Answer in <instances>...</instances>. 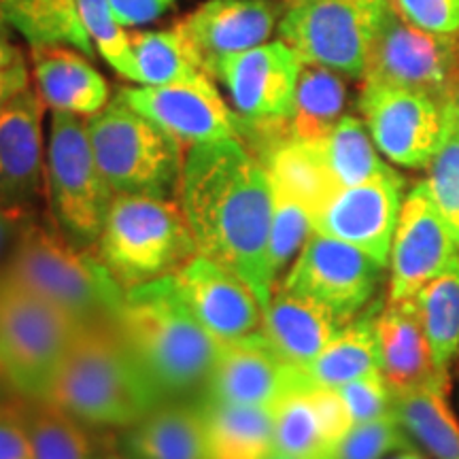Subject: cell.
Masks as SVG:
<instances>
[{
  "label": "cell",
  "instance_id": "6da1fadb",
  "mask_svg": "<svg viewBox=\"0 0 459 459\" xmlns=\"http://www.w3.org/2000/svg\"><path fill=\"white\" fill-rule=\"evenodd\" d=\"M179 196L198 254L237 273L266 308L277 277L271 266L273 186L262 160L238 136L189 147Z\"/></svg>",
  "mask_w": 459,
  "mask_h": 459
},
{
  "label": "cell",
  "instance_id": "7a4b0ae2",
  "mask_svg": "<svg viewBox=\"0 0 459 459\" xmlns=\"http://www.w3.org/2000/svg\"><path fill=\"white\" fill-rule=\"evenodd\" d=\"M108 324L160 402L204 398L220 341L186 307L172 277L126 290Z\"/></svg>",
  "mask_w": 459,
  "mask_h": 459
},
{
  "label": "cell",
  "instance_id": "3957f363",
  "mask_svg": "<svg viewBox=\"0 0 459 459\" xmlns=\"http://www.w3.org/2000/svg\"><path fill=\"white\" fill-rule=\"evenodd\" d=\"M48 400L96 429H126L162 404L108 321L79 330Z\"/></svg>",
  "mask_w": 459,
  "mask_h": 459
},
{
  "label": "cell",
  "instance_id": "277c9868",
  "mask_svg": "<svg viewBox=\"0 0 459 459\" xmlns=\"http://www.w3.org/2000/svg\"><path fill=\"white\" fill-rule=\"evenodd\" d=\"M4 277L45 298L82 324L111 321L126 290L100 257L65 237L60 228L32 220L22 230Z\"/></svg>",
  "mask_w": 459,
  "mask_h": 459
},
{
  "label": "cell",
  "instance_id": "5b68a950",
  "mask_svg": "<svg viewBox=\"0 0 459 459\" xmlns=\"http://www.w3.org/2000/svg\"><path fill=\"white\" fill-rule=\"evenodd\" d=\"M96 249L124 290L170 277L198 254L181 203L145 194H115Z\"/></svg>",
  "mask_w": 459,
  "mask_h": 459
},
{
  "label": "cell",
  "instance_id": "8992f818",
  "mask_svg": "<svg viewBox=\"0 0 459 459\" xmlns=\"http://www.w3.org/2000/svg\"><path fill=\"white\" fill-rule=\"evenodd\" d=\"M85 124L96 162L115 194L170 198L179 189L186 149L122 99L115 96Z\"/></svg>",
  "mask_w": 459,
  "mask_h": 459
},
{
  "label": "cell",
  "instance_id": "52a82bcc",
  "mask_svg": "<svg viewBox=\"0 0 459 459\" xmlns=\"http://www.w3.org/2000/svg\"><path fill=\"white\" fill-rule=\"evenodd\" d=\"M79 319L0 274V364L22 398H48Z\"/></svg>",
  "mask_w": 459,
  "mask_h": 459
},
{
  "label": "cell",
  "instance_id": "ba28073f",
  "mask_svg": "<svg viewBox=\"0 0 459 459\" xmlns=\"http://www.w3.org/2000/svg\"><path fill=\"white\" fill-rule=\"evenodd\" d=\"M389 9L392 0H287L277 30L302 65L364 79L372 43Z\"/></svg>",
  "mask_w": 459,
  "mask_h": 459
},
{
  "label": "cell",
  "instance_id": "9c48e42d",
  "mask_svg": "<svg viewBox=\"0 0 459 459\" xmlns=\"http://www.w3.org/2000/svg\"><path fill=\"white\" fill-rule=\"evenodd\" d=\"M45 172L51 220L73 243L94 245L115 192L94 158L85 117L51 113Z\"/></svg>",
  "mask_w": 459,
  "mask_h": 459
},
{
  "label": "cell",
  "instance_id": "30bf717a",
  "mask_svg": "<svg viewBox=\"0 0 459 459\" xmlns=\"http://www.w3.org/2000/svg\"><path fill=\"white\" fill-rule=\"evenodd\" d=\"M361 82L423 91L445 105L459 88V34L412 26L392 4L372 43Z\"/></svg>",
  "mask_w": 459,
  "mask_h": 459
},
{
  "label": "cell",
  "instance_id": "8fae6325",
  "mask_svg": "<svg viewBox=\"0 0 459 459\" xmlns=\"http://www.w3.org/2000/svg\"><path fill=\"white\" fill-rule=\"evenodd\" d=\"M383 271L358 247L313 232L281 287L324 304L349 324L377 294Z\"/></svg>",
  "mask_w": 459,
  "mask_h": 459
},
{
  "label": "cell",
  "instance_id": "7c38bea8",
  "mask_svg": "<svg viewBox=\"0 0 459 459\" xmlns=\"http://www.w3.org/2000/svg\"><path fill=\"white\" fill-rule=\"evenodd\" d=\"M372 141L402 169H428L443 139V105L423 91L361 82L358 100Z\"/></svg>",
  "mask_w": 459,
  "mask_h": 459
},
{
  "label": "cell",
  "instance_id": "4fadbf2b",
  "mask_svg": "<svg viewBox=\"0 0 459 459\" xmlns=\"http://www.w3.org/2000/svg\"><path fill=\"white\" fill-rule=\"evenodd\" d=\"M300 71V57L279 39L223 57L213 79L226 88L237 122L277 124L290 119Z\"/></svg>",
  "mask_w": 459,
  "mask_h": 459
},
{
  "label": "cell",
  "instance_id": "5bb4252c",
  "mask_svg": "<svg viewBox=\"0 0 459 459\" xmlns=\"http://www.w3.org/2000/svg\"><path fill=\"white\" fill-rule=\"evenodd\" d=\"M117 99L164 130L186 149L238 136L237 115L217 91L213 77L169 85H126Z\"/></svg>",
  "mask_w": 459,
  "mask_h": 459
},
{
  "label": "cell",
  "instance_id": "9a60e30c",
  "mask_svg": "<svg viewBox=\"0 0 459 459\" xmlns=\"http://www.w3.org/2000/svg\"><path fill=\"white\" fill-rule=\"evenodd\" d=\"M404 186V177L389 166L368 181L341 187L313 217V232L358 247L387 268Z\"/></svg>",
  "mask_w": 459,
  "mask_h": 459
},
{
  "label": "cell",
  "instance_id": "2e32d148",
  "mask_svg": "<svg viewBox=\"0 0 459 459\" xmlns=\"http://www.w3.org/2000/svg\"><path fill=\"white\" fill-rule=\"evenodd\" d=\"M459 255L426 181L412 186L400 209L389 254V302L411 300Z\"/></svg>",
  "mask_w": 459,
  "mask_h": 459
},
{
  "label": "cell",
  "instance_id": "e0dca14e",
  "mask_svg": "<svg viewBox=\"0 0 459 459\" xmlns=\"http://www.w3.org/2000/svg\"><path fill=\"white\" fill-rule=\"evenodd\" d=\"M43 100L28 88L0 113V204L34 215L48 196Z\"/></svg>",
  "mask_w": 459,
  "mask_h": 459
},
{
  "label": "cell",
  "instance_id": "ac0fdd59",
  "mask_svg": "<svg viewBox=\"0 0 459 459\" xmlns=\"http://www.w3.org/2000/svg\"><path fill=\"white\" fill-rule=\"evenodd\" d=\"M307 381V370L287 364L262 332H255L220 342L203 400L274 409L287 392Z\"/></svg>",
  "mask_w": 459,
  "mask_h": 459
},
{
  "label": "cell",
  "instance_id": "d6986e66",
  "mask_svg": "<svg viewBox=\"0 0 459 459\" xmlns=\"http://www.w3.org/2000/svg\"><path fill=\"white\" fill-rule=\"evenodd\" d=\"M170 277L186 307L215 341L226 342L260 332L262 302L230 268L196 254Z\"/></svg>",
  "mask_w": 459,
  "mask_h": 459
},
{
  "label": "cell",
  "instance_id": "ffe728a7",
  "mask_svg": "<svg viewBox=\"0 0 459 459\" xmlns=\"http://www.w3.org/2000/svg\"><path fill=\"white\" fill-rule=\"evenodd\" d=\"M285 7L281 0H206L177 26L200 68L213 77L223 57L268 43Z\"/></svg>",
  "mask_w": 459,
  "mask_h": 459
},
{
  "label": "cell",
  "instance_id": "44dd1931",
  "mask_svg": "<svg viewBox=\"0 0 459 459\" xmlns=\"http://www.w3.org/2000/svg\"><path fill=\"white\" fill-rule=\"evenodd\" d=\"M34 90L51 113L91 117L111 102L107 79L90 57L65 45L30 48Z\"/></svg>",
  "mask_w": 459,
  "mask_h": 459
},
{
  "label": "cell",
  "instance_id": "7402d4cb",
  "mask_svg": "<svg viewBox=\"0 0 459 459\" xmlns=\"http://www.w3.org/2000/svg\"><path fill=\"white\" fill-rule=\"evenodd\" d=\"M344 325L324 304L274 287L271 302L264 308L260 332L287 364L307 370Z\"/></svg>",
  "mask_w": 459,
  "mask_h": 459
},
{
  "label": "cell",
  "instance_id": "603a6c76",
  "mask_svg": "<svg viewBox=\"0 0 459 459\" xmlns=\"http://www.w3.org/2000/svg\"><path fill=\"white\" fill-rule=\"evenodd\" d=\"M381 372L394 392L419 387L440 377L432 359L415 298L389 302L375 319Z\"/></svg>",
  "mask_w": 459,
  "mask_h": 459
},
{
  "label": "cell",
  "instance_id": "cb8c5ba5",
  "mask_svg": "<svg viewBox=\"0 0 459 459\" xmlns=\"http://www.w3.org/2000/svg\"><path fill=\"white\" fill-rule=\"evenodd\" d=\"M122 446L132 459H204L203 402H162L126 428Z\"/></svg>",
  "mask_w": 459,
  "mask_h": 459
},
{
  "label": "cell",
  "instance_id": "d4e9b609",
  "mask_svg": "<svg viewBox=\"0 0 459 459\" xmlns=\"http://www.w3.org/2000/svg\"><path fill=\"white\" fill-rule=\"evenodd\" d=\"M394 415L432 459H459V421L449 404V375L394 392Z\"/></svg>",
  "mask_w": 459,
  "mask_h": 459
},
{
  "label": "cell",
  "instance_id": "484cf974",
  "mask_svg": "<svg viewBox=\"0 0 459 459\" xmlns=\"http://www.w3.org/2000/svg\"><path fill=\"white\" fill-rule=\"evenodd\" d=\"M203 402L204 459H266L274 449V411Z\"/></svg>",
  "mask_w": 459,
  "mask_h": 459
},
{
  "label": "cell",
  "instance_id": "4316f807",
  "mask_svg": "<svg viewBox=\"0 0 459 459\" xmlns=\"http://www.w3.org/2000/svg\"><path fill=\"white\" fill-rule=\"evenodd\" d=\"M260 160L266 166L273 187L298 200L311 217L341 189L332 179L317 143L285 139L262 153Z\"/></svg>",
  "mask_w": 459,
  "mask_h": 459
},
{
  "label": "cell",
  "instance_id": "83f0119b",
  "mask_svg": "<svg viewBox=\"0 0 459 459\" xmlns=\"http://www.w3.org/2000/svg\"><path fill=\"white\" fill-rule=\"evenodd\" d=\"M0 9L9 30L22 34L30 48L65 45L88 57L96 56L77 0H0Z\"/></svg>",
  "mask_w": 459,
  "mask_h": 459
},
{
  "label": "cell",
  "instance_id": "f1b7e54d",
  "mask_svg": "<svg viewBox=\"0 0 459 459\" xmlns=\"http://www.w3.org/2000/svg\"><path fill=\"white\" fill-rule=\"evenodd\" d=\"M347 107V83L341 73L324 66L302 65L294 107L287 119L290 139L321 143L341 122Z\"/></svg>",
  "mask_w": 459,
  "mask_h": 459
},
{
  "label": "cell",
  "instance_id": "f546056e",
  "mask_svg": "<svg viewBox=\"0 0 459 459\" xmlns=\"http://www.w3.org/2000/svg\"><path fill=\"white\" fill-rule=\"evenodd\" d=\"M375 319L377 313H366L349 321L308 366V378L317 385L341 387L355 378L381 372Z\"/></svg>",
  "mask_w": 459,
  "mask_h": 459
},
{
  "label": "cell",
  "instance_id": "4dcf8cb0",
  "mask_svg": "<svg viewBox=\"0 0 459 459\" xmlns=\"http://www.w3.org/2000/svg\"><path fill=\"white\" fill-rule=\"evenodd\" d=\"M436 370L449 375L459 358V255L415 296Z\"/></svg>",
  "mask_w": 459,
  "mask_h": 459
},
{
  "label": "cell",
  "instance_id": "1f68e13d",
  "mask_svg": "<svg viewBox=\"0 0 459 459\" xmlns=\"http://www.w3.org/2000/svg\"><path fill=\"white\" fill-rule=\"evenodd\" d=\"M37 459H96L91 426L48 398H22Z\"/></svg>",
  "mask_w": 459,
  "mask_h": 459
},
{
  "label": "cell",
  "instance_id": "d6a6232c",
  "mask_svg": "<svg viewBox=\"0 0 459 459\" xmlns=\"http://www.w3.org/2000/svg\"><path fill=\"white\" fill-rule=\"evenodd\" d=\"M130 45L136 85H169L206 74L177 24L130 34Z\"/></svg>",
  "mask_w": 459,
  "mask_h": 459
},
{
  "label": "cell",
  "instance_id": "836d02e7",
  "mask_svg": "<svg viewBox=\"0 0 459 459\" xmlns=\"http://www.w3.org/2000/svg\"><path fill=\"white\" fill-rule=\"evenodd\" d=\"M273 453L302 459H332L334 449L325 438L313 400V381L287 392L274 406Z\"/></svg>",
  "mask_w": 459,
  "mask_h": 459
},
{
  "label": "cell",
  "instance_id": "e575fe53",
  "mask_svg": "<svg viewBox=\"0 0 459 459\" xmlns=\"http://www.w3.org/2000/svg\"><path fill=\"white\" fill-rule=\"evenodd\" d=\"M317 145L338 187L358 186L389 169L378 158V149L366 124L355 115H342L341 122Z\"/></svg>",
  "mask_w": 459,
  "mask_h": 459
},
{
  "label": "cell",
  "instance_id": "d590c367",
  "mask_svg": "<svg viewBox=\"0 0 459 459\" xmlns=\"http://www.w3.org/2000/svg\"><path fill=\"white\" fill-rule=\"evenodd\" d=\"M443 115V139L428 166L426 187L459 247V108L455 100L445 102Z\"/></svg>",
  "mask_w": 459,
  "mask_h": 459
},
{
  "label": "cell",
  "instance_id": "8d00e7d4",
  "mask_svg": "<svg viewBox=\"0 0 459 459\" xmlns=\"http://www.w3.org/2000/svg\"><path fill=\"white\" fill-rule=\"evenodd\" d=\"M83 26L90 34L96 54L126 82L134 83V60H132L130 34L113 15L107 0H77Z\"/></svg>",
  "mask_w": 459,
  "mask_h": 459
},
{
  "label": "cell",
  "instance_id": "74e56055",
  "mask_svg": "<svg viewBox=\"0 0 459 459\" xmlns=\"http://www.w3.org/2000/svg\"><path fill=\"white\" fill-rule=\"evenodd\" d=\"M273 186V183H271ZM313 234V217L304 206L273 187V228H271V266L274 277L290 262L296 260L300 249Z\"/></svg>",
  "mask_w": 459,
  "mask_h": 459
},
{
  "label": "cell",
  "instance_id": "f35d334b",
  "mask_svg": "<svg viewBox=\"0 0 459 459\" xmlns=\"http://www.w3.org/2000/svg\"><path fill=\"white\" fill-rule=\"evenodd\" d=\"M412 440L395 415L358 423L336 446L332 459H385L392 453L411 449Z\"/></svg>",
  "mask_w": 459,
  "mask_h": 459
},
{
  "label": "cell",
  "instance_id": "ab89813d",
  "mask_svg": "<svg viewBox=\"0 0 459 459\" xmlns=\"http://www.w3.org/2000/svg\"><path fill=\"white\" fill-rule=\"evenodd\" d=\"M336 389L347 404L353 426L394 415V389L383 377V372L355 378Z\"/></svg>",
  "mask_w": 459,
  "mask_h": 459
},
{
  "label": "cell",
  "instance_id": "60d3db41",
  "mask_svg": "<svg viewBox=\"0 0 459 459\" xmlns=\"http://www.w3.org/2000/svg\"><path fill=\"white\" fill-rule=\"evenodd\" d=\"M402 20L429 32L459 34V0H392Z\"/></svg>",
  "mask_w": 459,
  "mask_h": 459
},
{
  "label": "cell",
  "instance_id": "b9f144b4",
  "mask_svg": "<svg viewBox=\"0 0 459 459\" xmlns=\"http://www.w3.org/2000/svg\"><path fill=\"white\" fill-rule=\"evenodd\" d=\"M0 459H37L22 395L0 402Z\"/></svg>",
  "mask_w": 459,
  "mask_h": 459
},
{
  "label": "cell",
  "instance_id": "7bdbcfd3",
  "mask_svg": "<svg viewBox=\"0 0 459 459\" xmlns=\"http://www.w3.org/2000/svg\"><path fill=\"white\" fill-rule=\"evenodd\" d=\"M107 3L124 28H139L169 13L177 0H107Z\"/></svg>",
  "mask_w": 459,
  "mask_h": 459
},
{
  "label": "cell",
  "instance_id": "ee69618b",
  "mask_svg": "<svg viewBox=\"0 0 459 459\" xmlns=\"http://www.w3.org/2000/svg\"><path fill=\"white\" fill-rule=\"evenodd\" d=\"M34 215L20 213V211L7 209L0 204V273L7 266L11 254H13L17 240H20L22 230Z\"/></svg>",
  "mask_w": 459,
  "mask_h": 459
},
{
  "label": "cell",
  "instance_id": "f6af8a7d",
  "mask_svg": "<svg viewBox=\"0 0 459 459\" xmlns=\"http://www.w3.org/2000/svg\"><path fill=\"white\" fill-rule=\"evenodd\" d=\"M30 88V71H28L26 65H20L15 68H9V71L0 73V113L7 108L11 100L15 99L17 94Z\"/></svg>",
  "mask_w": 459,
  "mask_h": 459
},
{
  "label": "cell",
  "instance_id": "bcb514c9",
  "mask_svg": "<svg viewBox=\"0 0 459 459\" xmlns=\"http://www.w3.org/2000/svg\"><path fill=\"white\" fill-rule=\"evenodd\" d=\"M20 65H26V56L22 49L9 39L7 30H0V73L9 71Z\"/></svg>",
  "mask_w": 459,
  "mask_h": 459
},
{
  "label": "cell",
  "instance_id": "7dc6e473",
  "mask_svg": "<svg viewBox=\"0 0 459 459\" xmlns=\"http://www.w3.org/2000/svg\"><path fill=\"white\" fill-rule=\"evenodd\" d=\"M13 395H15V389H13V385H11V381H9L7 372H4V368H3V364H0V402L13 398Z\"/></svg>",
  "mask_w": 459,
  "mask_h": 459
},
{
  "label": "cell",
  "instance_id": "c3c4849f",
  "mask_svg": "<svg viewBox=\"0 0 459 459\" xmlns=\"http://www.w3.org/2000/svg\"><path fill=\"white\" fill-rule=\"evenodd\" d=\"M392 459H426V457H423L421 453H419L417 449H412V446H411V449L398 451V453H395V455H394Z\"/></svg>",
  "mask_w": 459,
  "mask_h": 459
},
{
  "label": "cell",
  "instance_id": "681fc988",
  "mask_svg": "<svg viewBox=\"0 0 459 459\" xmlns=\"http://www.w3.org/2000/svg\"><path fill=\"white\" fill-rule=\"evenodd\" d=\"M102 459H132V457L126 455V453L122 451V453H111V455H107V457H102Z\"/></svg>",
  "mask_w": 459,
  "mask_h": 459
},
{
  "label": "cell",
  "instance_id": "f907efd6",
  "mask_svg": "<svg viewBox=\"0 0 459 459\" xmlns=\"http://www.w3.org/2000/svg\"><path fill=\"white\" fill-rule=\"evenodd\" d=\"M266 459H302V457H290V455H279V453H271Z\"/></svg>",
  "mask_w": 459,
  "mask_h": 459
},
{
  "label": "cell",
  "instance_id": "816d5d0a",
  "mask_svg": "<svg viewBox=\"0 0 459 459\" xmlns=\"http://www.w3.org/2000/svg\"><path fill=\"white\" fill-rule=\"evenodd\" d=\"M0 30H7L9 32L7 22H4V17H3V9H0Z\"/></svg>",
  "mask_w": 459,
  "mask_h": 459
},
{
  "label": "cell",
  "instance_id": "f5cc1de1",
  "mask_svg": "<svg viewBox=\"0 0 459 459\" xmlns=\"http://www.w3.org/2000/svg\"><path fill=\"white\" fill-rule=\"evenodd\" d=\"M453 100H455V105H457V108H459V88H457V91H455V96H453Z\"/></svg>",
  "mask_w": 459,
  "mask_h": 459
}]
</instances>
